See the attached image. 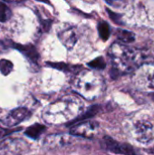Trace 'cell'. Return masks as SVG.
<instances>
[{
	"label": "cell",
	"instance_id": "1",
	"mask_svg": "<svg viewBox=\"0 0 154 155\" xmlns=\"http://www.w3.org/2000/svg\"><path fill=\"white\" fill-rule=\"evenodd\" d=\"M84 110V104L75 96H65L50 104L43 111V119L49 124H61L77 119Z\"/></svg>",
	"mask_w": 154,
	"mask_h": 155
},
{
	"label": "cell",
	"instance_id": "2",
	"mask_svg": "<svg viewBox=\"0 0 154 155\" xmlns=\"http://www.w3.org/2000/svg\"><path fill=\"white\" fill-rule=\"evenodd\" d=\"M108 54L113 65V71L116 75L135 72L143 65V53L122 43L113 44L109 48Z\"/></svg>",
	"mask_w": 154,
	"mask_h": 155
},
{
	"label": "cell",
	"instance_id": "3",
	"mask_svg": "<svg viewBox=\"0 0 154 155\" xmlns=\"http://www.w3.org/2000/svg\"><path fill=\"white\" fill-rule=\"evenodd\" d=\"M74 91L86 100H94L101 97L105 91V82L103 76L93 71L83 70L77 73L73 79Z\"/></svg>",
	"mask_w": 154,
	"mask_h": 155
},
{
	"label": "cell",
	"instance_id": "4",
	"mask_svg": "<svg viewBox=\"0 0 154 155\" xmlns=\"http://www.w3.org/2000/svg\"><path fill=\"white\" fill-rule=\"evenodd\" d=\"M133 83L141 88H154V64H143L133 74Z\"/></svg>",
	"mask_w": 154,
	"mask_h": 155
},
{
	"label": "cell",
	"instance_id": "5",
	"mask_svg": "<svg viewBox=\"0 0 154 155\" xmlns=\"http://www.w3.org/2000/svg\"><path fill=\"white\" fill-rule=\"evenodd\" d=\"M29 150V144L19 138H8L0 143V155H23Z\"/></svg>",
	"mask_w": 154,
	"mask_h": 155
},
{
	"label": "cell",
	"instance_id": "6",
	"mask_svg": "<svg viewBox=\"0 0 154 155\" xmlns=\"http://www.w3.org/2000/svg\"><path fill=\"white\" fill-rule=\"evenodd\" d=\"M133 134L142 143H149L154 139L153 124L147 120H140L133 125Z\"/></svg>",
	"mask_w": 154,
	"mask_h": 155
},
{
	"label": "cell",
	"instance_id": "7",
	"mask_svg": "<svg viewBox=\"0 0 154 155\" xmlns=\"http://www.w3.org/2000/svg\"><path fill=\"white\" fill-rule=\"evenodd\" d=\"M99 133V124L96 122L86 121L74 125L71 128L70 134L75 137L93 138Z\"/></svg>",
	"mask_w": 154,
	"mask_h": 155
},
{
	"label": "cell",
	"instance_id": "8",
	"mask_svg": "<svg viewBox=\"0 0 154 155\" xmlns=\"http://www.w3.org/2000/svg\"><path fill=\"white\" fill-rule=\"evenodd\" d=\"M101 143L103 148L113 153L122 155H136L134 149L132 146L126 143H119L113 140L112 137L105 136L104 138H103Z\"/></svg>",
	"mask_w": 154,
	"mask_h": 155
},
{
	"label": "cell",
	"instance_id": "9",
	"mask_svg": "<svg viewBox=\"0 0 154 155\" xmlns=\"http://www.w3.org/2000/svg\"><path fill=\"white\" fill-rule=\"evenodd\" d=\"M30 115L31 113L28 109L25 107H19L10 111L5 115V117L0 119V121L7 127H14L18 124L22 123L23 121L26 120L27 118H29Z\"/></svg>",
	"mask_w": 154,
	"mask_h": 155
},
{
	"label": "cell",
	"instance_id": "10",
	"mask_svg": "<svg viewBox=\"0 0 154 155\" xmlns=\"http://www.w3.org/2000/svg\"><path fill=\"white\" fill-rule=\"evenodd\" d=\"M74 137L75 136H73L72 134H52L45 138L44 142V147L50 150L65 147L74 143Z\"/></svg>",
	"mask_w": 154,
	"mask_h": 155
},
{
	"label": "cell",
	"instance_id": "11",
	"mask_svg": "<svg viewBox=\"0 0 154 155\" xmlns=\"http://www.w3.org/2000/svg\"><path fill=\"white\" fill-rule=\"evenodd\" d=\"M58 38L61 43L68 49L71 50L77 42V32L73 26H65L58 32Z\"/></svg>",
	"mask_w": 154,
	"mask_h": 155
},
{
	"label": "cell",
	"instance_id": "12",
	"mask_svg": "<svg viewBox=\"0 0 154 155\" xmlns=\"http://www.w3.org/2000/svg\"><path fill=\"white\" fill-rule=\"evenodd\" d=\"M45 131V127L42 124H35L30 127H28L25 131V135H27L28 137L32 138V139H38L42 134Z\"/></svg>",
	"mask_w": 154,
	"mask_h": 155
},
{
	"label": "cell",
	"instance_id": "13",
	"mask_svg": "<svg viewBox=\"0 0 154 155\" xmlns=\"http://www.w3.org/2000/svg\"><path fill=\"white\" fill-rule=\"evenodd\" d=\"M17 49H19V51H21L25 56H27L31 61L36 63L38 60V54L35 50V48L32 45H18L16 46Z\"/></svg>",
	"mask_w": 154,
	"mask_h": 155
},
{
	"label": "cell",
	"instance_id": "14",
	"mask_svg": "<svg viewBox=\"0 0 154 155\" xmlns=\"http://www.w3.org/2000/svg\"><path fill=\"white\" fill-rule=\"evenodd\" d=\"M116 35L118 39L122 42V44H130V43H133L135 39L134 34L126 30H119Z\"/></svg>",
	"mask_w": 154,
	"mask_h": 155
},
{
	"label": "cell",
	"instance_id": "15",
	"mask_svg": "<svg viewBox=\"0 0 154 155\" xmlns=\"http://www.w3.org/2000/svg\"><path fill=\"white\" fill-rule=\"evenodd\" d=\"M12 16V12L10 8L3 2H0V22H6Z\"/></svg>",
	"mask_w": 154,
	"mask_h": 155
},
{
	"label": "cell",
	"instance_id": "16",
	"mask_svg": "<svg viewBox=\"0 0 154 155\" xmlns=\"http://www.w3.org/2000/svg\"><path fill=\"white\" fill-rule=\"evenodd\" d=\"M98 32H99L101 38L103 41H106L110 36V26H109V25L104 21L100 22L98 25Z\"/></svg>",
	"mask_w": 154,
	"mask_h": 155
},
{
	"label": "cell",
	"instance_id": "17",
	"mask_svg": "<svg viewBox=\"0 0 154 155\" xmlns=\"http://www.w3.org/2000/svg\"><path fill=\"white\" fill-rule=\"evenodd\" d=\"M13 70V64L5 59L0 60V72L4 75H8Z\"/></svg>",
	"mask_w": 154,
	"mask_h": 155
},
{
	"label": "cell",
	"instance_id": "18",
	"mask_svg": "<svg viewBox=\"0 0 154 155\" xmlns=\"http://www.w3.org/2000/svg\"><path fill=\"white\" fill-rule=\"evenodd\" d=\"M88 65L93 69H96V70H102V69H104L105 66H106V64H105V61L103 60V58L102 57H98L93 61H91Z\"/></svg>",
	"mask_w": 154,
	"mask_h": 155
},
{
	"label": "cell",
	"instance_id": "19",
	"mask_svg": "<svg viewBox=\"0 0 154 155\" xmlns=\"http://www.w3.org/2000/svg\"><path fill=\"white\" fill-rule=\"evenodd\" d=\"M108 13H109V15L111 16V18L115 22V23H118V24H122V19H121V15H118V14H115L112 11H109L108 10Z\"/></svg>",
	"mask_w": 154,
	"mask_h": 155
},
{
	"label": "cell",
	"instance_id": "20",
	"mask_svg": "<svg viewBox=\"0 0 154 155\" xmlns=\"http://www.w3.org/2000/svg\"><path fill=\"white\" fill-rule=\"evenodd\" d=\"M10 133H11L10 130H5V129H3V128L0 127V138L4 137V136L6 135V134H9Z\"/></svg>",
	"mask_w": 154,
	"mask_h": 155
},
{
	"label": "cell",
	"instance_id": "21",
	"mask_svg": "<svg viewBox=\"0 0 154 155\" xmlns=\"http://www.w3.org/2000/svg\"><path fill=\"white\" fill-rule=\"evenodd\" d=\"M149 153H152V154H154V147L151 148V149L149 150Z\"/></svg>",
	"mask_w": 154,
	"mask_h": 155
},
{
	"label": "cell",
	"instance_id": "22",
	"mask_svg": "<svg viewBox=\"0 0 154 155\" xmlns=\"http://www.w3.org/2000/svg\"><path fill=\"white\" fill-rule=\"evenodd\" d=\"M151 98L152 99V101L154 102V93H152V94H151Z\"/></svg>",
	"mask_w": 154,
	"mask_h": 155
}]
</instances>
